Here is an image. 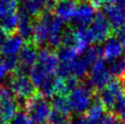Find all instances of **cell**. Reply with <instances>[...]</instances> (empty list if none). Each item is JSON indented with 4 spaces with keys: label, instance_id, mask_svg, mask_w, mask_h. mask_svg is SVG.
I'll return each mask as SVG.
<instances>
[{
    "label": "cell",
    "instance_id": "obj_1",
    "mask_svg": "<svg viewBox=\"0 0 125 124\" xmlns=\"http://www.w3.org/2000/svg\"><path fill=\"white\" fill-rule=\"evenodd\" d=\"M65 31L64 22L49 11L41 14L34 22L33 41L36 45L48 44L51 48H60Z\"/></svg>",
    "mask_w": 125,
    "mask_h": 124
},
{
    "label": "cell",
    "instance_id": "obj_2",
    "mask_svg": "<svg viewBox=\"0 0 125 124\" xmlns=\"http://www.w3.org/2000/svg\"><path fill=\"white\" fill-rule=\"evenodd\" d=\"M25 110L34 123L42 124L49 119L51 106L47 98L36 94L27 100Z\"/></svg>",
    "mask_w": 125,
    "mask_h": 124
},
{
    "label": "cell",
    "instance_id": "obj_3",
    "mask_svg": "<svg viewBox=\"0 0 125 124\" xmlns=\"http://www.w3.org/2000/svg\"><path fill=\"white\" fill-rule=\"evenodd\" d=\"M93 92L94 91L89 90L82 83L75 90L70 91L67 97L70 111L76 114L87 112L93 101Z\"/></svg>",
    "mask_w": 125,
    "mask_h": 124
},
{
    "label": "cell",
    "instance_id": "obj_4",
    "mask_svg": "<svg viewBox=\"0 0 125 124\" xmlns=\"http://www.w3.org/2000/svg\"><path fill=\"white\" fill-rule=\"evenodd\" d=\"M7 82V86L10 88L16 98L28 100L37 94L35 86L31 82L29 77L26 74L15 72L14 75L8 78Z\"/></svg>",
    "mask_w": 125,
    "mask_h": 124
},
{
    "label": "cell",
    "instance_id": "obj_5",
    "mask_svg": "<svg viewBox=\"0 0 125 124\" xmlns=\"http://www.w3.org/2000/svg\"><path fill=\"white\" fill-rule=\"evenodd\" d=\"M124 92L125 89L122 81L116 79L112 80L106 88L99 90L97 98L104 106L105 110L111 111H111H113V109H114L117 97Z\"/></svg>",
    "mask_w": 125,
    "mask_h": 124
},
{
    "label": "cell",
    "instance_id": "obj_6",
    "mask_svg": "<svg viewBox=\"0 0 125 124\" xmlns=\"http://www.w3.org/2000/svg\"><path fill=\"white\" fill-rule=\"evenodd\" d=\"M108 63L103 59H99L91 68L89 79L93 85L94 89L99 90L104 89L112 81Z\"/></svg>",
    "mask_w": 125,
    "mask_h": 124
},
{
    "label": "cell",
    "instance_id": "obj_7",
    "mask_svg": "<svg viewBox=\"0 0 125 124\" xmlns=\"http://www.w3.org/2000/svg\"><path fill=\"white\" fill-rule=\"evenodd\" d=\"M93 43H101L107 39L111 32V25L104 14L98 13L92 23L88 27Z\"/></svg>",
    "mask_w": 125,
    "mask_h": 124
},
{
    "label": "cell",
    "instance_id": "obj_8",
    "mask_svg": "<svg viewBox=\"0 0 125 124\" xmlns=\"http://www.w3.org/2000/svg\"><path fill=\"white\" fill-rule=\"evenodd\" d=\"M38 50L37 47L33 43H28L25 45L18 54L19 66L16 72L28 75L29 70L36 64L38 59Z\"/></svg>",
    "mask_w": 125,
    "mask_h": 124
},
{
    "label": "cell",
    "instance_id": "obj_9",
    "mask_svg": "<svg viewBox=\"0 0 125 124\" xmlns=\"http://www.w3.org/2000/svg\"><path fill=\"white\" fill-rule=\"evenodd\" d=\"M50 75H56L59 67V59L58 54L49 48H42L38 52L37 62Z\"/></svg>",
    "mask_w": 125,
    "mask_h": 124
},
{
    "label": "cell",
    "instance_id": "obj_10",
    "mask_svg": "<svg viewBox=\"0 0 125 124\" xmlns=\"http://www.w3.org/2000/svg\"><path fill=\"white\" fill-rule=\"evenodd\" d=\"M95 16V8L90 3H80L77 7L71 22L77 28H87L92 23Z\"/></svg>",
    "mask_w": 125,
    "mask_h": 124
},
{
    "label": "cell",
    "instance_id": "obj_11",
    "mask_svg": "<svg viewBox=\"0 0 125 124\" xmlns=\"http://www.w3.org/2000/svg\"><path fill=\"white\" fill-rule=\"evenodd\" d=\"M56 0H22L20 9L29 17H39L41 14L54 8Z\"/></svg>",
    "mask_w": 125,
    "mask_h": 124
},
{
    "label": "cell",
    "instance_id": "obj_12",
    "mask_svg": "<svg viewBox=\"0 0 125 124\" xmlns=\"http://www.w3.org/2000/svg\"><path fill=\"white\" fill-rule=\"evenodd\" d=\"M124 48L120 42L117 37L110 36L103 42L102 45V56L107 62H111L114 59L123 56Z\"/></svg>",
    "mask_w": 125,
    "mask_h": 124
},
{
    "label": "cell",
    "instance_id": "obj_13",
    "mask_svg": "<svg viewBox=\"0 0 125 124\" xmlns=\"http://www.w3.org/2000/svg\"><path fill=\"white\" fill-rule=\"evenodd\" d=\"M104 15L116 29L125 26V6L123 5H107L104 7Z\"/></svg>",
    "mask_w": 125,
    "mask_h": 124
},
{
    "label": "cell",
    "instance_id": "obj_14",
    "mask_svg": "<svg viewBox=\"0 0 125 124\" xmlns=\"http://www.w3.org/2000/svg\"><path fill=\"white\" fill-rule=\"evenodd\" d=\"M77 7L78 5L75 0H57L53 9L56 16L65 23L71 22Z\"/></svg>",
    "mask_w": 125,
    "mask_h": 124
},
{
    "label": "cell",
    "instance_id": "obj_15",
    "mask_svg": "<svg viewBox=\"0 0 125 124\" xmlns=\"http://www.w3.org/2000/svg\"><path fill=\"white\" fill-rule=\"evenodd\" d=\"M24 39L18 34H11L7 36V39L1 48V54L3 57L18 56L19 52L24 47Z\"/></svg>",
    "mask_w": 125,
    "mask_h": 124
},
{
    "label": "cell",
    "instance_id": "obj_16",
    "mask_svg": "<svg viewBox=\"0 0 125 124\" xmlns=\"http://www.w3.org/2000/svg\"><path fill=\"white\" fill-rule=\"evenodd\" d=\"M18 34L24 40H29L33 38V26L34 22L32 21L31 17H29L27 13H25L22 9L18 11Z\"/></svg>",
    "mask_w": 125,
    "mask_h": 124
},
{
    "label": "cell",
    "instance_id": "obj_17",
    "mask_svg": "<svg viewBox=\"0 0 125 124\" xmlns=\"http://www.w3.org/2000/svg\"><path fill=\"white\" fill-rule=\"evenodd\" d=\"M68 65L70 75L76 77L77 79H85L87 76L89 69H90V64L84 59L83 56H80L70 63H65Z\"/></svg>",
    "mask_w": 125,
    "mask_h": 124
},
{
    "label": "cell",
    "instance_id": "obj_18",
    "mask_svg": "<svg viewBox=\"0 0 125 124\" xmlns=\"http://www.w3.org/2000/svg\"><path fill=\"white\" fill-rule=\"evenodd\" d=\"M18 105L17 99L3 100L0 107V119L5 124H8L18 111Z\"/></svg>",
    "mask_w": 125,
    "mask_h": 124
},
{
    "label": "cell",
    "instance_id": "obj_19",
    "mask_svg": "<svg viewBox=\"0 0 125 124\" xmlns=\"http://www.w3.org/2000/svg\"><path fill=\"white\" fill-rule=\"evenodd\" d=\"M28 74H29V79L31 80V82L33 83V85L35 86L36 90L45 81L46 79H49V77L56 76V75L49 74L41 66L38 65V63H36L35 65L30 69Z\"/></svg>",
    "mask_w": 125,
    "mask_h": 124
},
{
    "label": "cell",
    "instance_id": "obj_20",
    "mask_svg": "<svg viewBox=\"0 0 125 124\" xmlns=\"http://www.w3.org/2000/svg\"><path fill=\"white\" fill-rule=\"evenodd\" d=\"M80 53L75 46H61L58 51V58L60 63H70L80 57Z\"/></svg>",
    "mask_w": 125,
    "mask_h": 124
},
{
    "label": "cell",
    "instance_id": "obj_21",
    "mask_svg": "<svg viewBox=\"0 0 125 124\" xmlns=\"http://www.w3.org/2000/svg\"><path fill=\"white\" fill-rule=\"evenodd\" d=\"M107 113L106 110H105L104 106L101 104V102L99 100L97 97L93 99V101L91 105L90 106L89 110L86 112L88 120H92V121H97V120H101L104 117V115Z\"/></svg>",
    "mask_w": 125,
    "mask_h": 124
},
{
    "label": "cell",
    "instance_id": "obj_22",
    "mask_svg": "<svg viewBox=\"0 0 125 124\" xmlns=\"http://www.w3.org/2000/svg\"><path fill=\"white\" fill-rule=\"evenodd\" d=\"M107 63L111 76L117 78V79H123L125 76V56Z\"/></svg>",
    "mask_w": 125,
    "mask_h": 124
},
{
    "label": "cell",
    "instance_id": "obj_23",
    "mask_svg": "<svg viewBox=\"0 0 125 124\" xmlns=\"http://www.w3.org/2000/svg\"><path fill=\"white\" fill-rule=\"evenodd\" d=\"M18 0H0V19L18 14Z\"/></svg>",
    "mask_w": 125,
    "mask_h": 124
},
{
    "label": "cell",
    "instance_id": "obj_24",
    "mask_svg": "<svg viewBox=\"0 0 125 124\" xmlns=\"http://www.w3.org/2000/svg\"><path fill=\"white\" fill-rule=\"evenodd\" d=\"M50 106L52 110H59L61 112L70 114V105L68 102V99L65 95H55L51 98V102Z\"/></svg>",
    "mask_w": 125,
    "mask_h": 124
},
{
    "label": "cell",
    "instance_id": "obj_25",
    "mask_svg": "<svg viewBox=\"0 0 125 124\" xmlns=\"http://www.w3.org/2000/svg\"><path fill=\"white\" fill-rule=\"evenodd\" d=\"M48 120L49 124H70L71 118L70 114L51 109Z\"/></svg>",
    "mask_w": 125,
    "mask_h": 124
},
{
    "label": "cell",
    "instance_id": "obj_26",
    "mask_svg": "<svg viewBox=\"0 0 125 124\" xmlns=\"http://www.w3.org/2000/svg\"><path fill=\"white\" fill-rule=\"evenodd\" d=\"M8 124H34V122L26 111L19 110L9 121Z\"/></svg>",
    "mask_w": 125,
    "mask_h": 124
},
{
    "label": "cell",
    "instance_id": "obj_27",
    "mask_svg": "<svg viewBox=\"0 0 125 124\" xmlns=\"http://www.w3.org/2000/svg\"><path fill=\"white\" fill-rule=\"evenodd\" d=\"M8 72L9 71L7 70V67L5 66L3 59L1 58L0 59V87L6 81V79H7V74H8Z\"/></svg>",
    "mask_w": 125,
    "mask_h": 124
},
{
    "label": "cell",
    "instance_id": "obj_28",
    "mask_svg": "<svg viewBox=\"0 0 125 124\" xmlns=\"http://www.w3.org/2000/svg\"><path fill=\"white\" fill-rule=\"evenodd\" d=\"M120 42L122 43V45L123 46V48H125V26L120 28L117 29V36H116Z\"/></svg>",
    "mask_w": 125,
    "mask_h": 124
},
{
    "label": "cell",
    "instance_id": "obj_29",
    "mask_svg": "<svg viewBox=\"0 0 125 124\" xmlns=\"http://www.w3.org/2000/svg\"><path fill=\"white\" fill-rule=\"evenodd\" d=\"M106 3H107V0H90V4L95 9L104 7Z\"/></svg>",
    "mask_w": 125,
    "mask_h": 124
},
{
    "label": "cell",
    "instance_id": "obj_30",
    "mask_svg": "<svg viewBox=\"0 0 125 124\" xmlns=\"http://www.w3.org/2000/svg\"><path fill=\"white\" fill-rule=\"evenodd\" d=\"M70 124H87V118H84L82 116H78L71 120Z\"/></svg>",
    "mask_w": 125,
    "mask_h": 124
},
{
    "label": "cell",
    "instance_id": "obj_31",
    "mask_svg": "<svg viewBox=\"0 0 125 124\" xmlns=\"http://www.w3.org/2000/svg\"><path fill=\"white\" fill-rule=\"evenodd\" d=\"M7 38V33H5V32L0 28V50H1V48H2V46H3L4 43H5V41H6Z\"/></svg>",
    "mask_w": 125,
    "mask_h": 124
},
{
    "label": "cell",
    "instance_id": "obj_32",
    "mask_svg": "<svg viewBox=\"0 0 125 124\" xmlns=\"http://www.w3.org/2000/svg\"><path fill=\"white\" fill-rule=\"evenodd\" d=\"M110 5H123L125 6V0H107Z\"/></svg>",
    "mask_w": 125,
    "mask_h": 124
},
{
    "label": "cell",
    "instance_id": "obj_33",
    "mask_svg": "<svg viewBox=\"0 0 125 124\" xmlns=\"http://www.w3.org/2000/svg\"><path fill=\"white\" fill-rule=\"evenodd\" d=\"M119 119H120V120H122L125 124V110L122 112V114H121V115H120V116H119Z\"/></svg>",
    "mask_w": 125,
    "mask_h": 124
},
{
    "label": "cell",
    "instance_id": "obj_34",
    "mask_svg": "<svg viewBox=\"0 0 125 124\" xmlns=\"http://www.w3.org/2000/svg\"><path fill=\"white\" fill-rule=\"evenodd\" d=\"M112 124H124V122H123V121H122V120H120L119 118H117V119L115 120L114 122H113Z\"/></svg>",
    "mask_w": 125,
    "mask_h": 124
},
{
    "label": "cell",
    "instance_id": "obj_35",
    "mask_svg": "<svg viewBox=\"0 0 125 124\" xmlns=\"http://www.w3.org/2000/svg\"><path fill=\"white\" fill-rule=\"evenodd\" d=\"M76 2H80V3H84V2H86V0H75Z\"/></svg>",
    "mask_w": 125,
    "mask_h": 124
},
{
    "label": "cell",
    "instance_id": "obj_36",
    "mask_svg": "<svg viewBox=\"0 0 125 124\" xmlns=\"http://www.w3.org/2000/svg\"><path fill=\"white\" fill-rule=\"evenodd\" d=\"M122 83H123V86H124V89H125V76L123 77V82Z\"/></svg>",
    "mask_w": 125,
    "mask_h": 124
},
{
    "label": "cell",
    "instance_id": "obj_37",
    "mask_svg": "<svg viewBox=\"0 0 125 124\" xmlns=\"http://www.w3.org/2000/svg\"><path fill=\"white\" fill-rule=\"evenodd\" d=\"M1 103H2V99H1V96H0V107H1Z\"/></svg>",
    "mask_w": 125,
    "mask_h": 124
}]
</instances>
